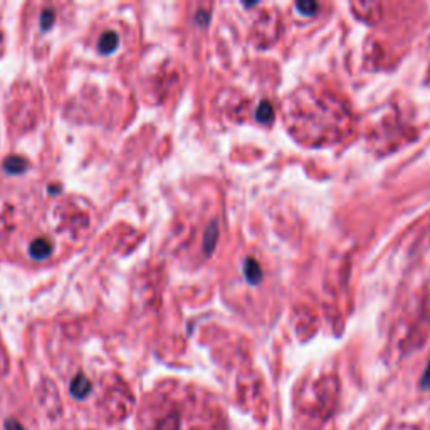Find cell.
<instances>
[{"instance_id":"obj_1","label":"cell","mask_w":430,"mask_h":430,"mask_svg":"<svg viewBox=\"0 0 430 430\" xmlns=\"http://www.w3.org/2000/svg\"><path fill=\"white\" fill-rule=\"evenodd\" d=\"M242 271H244V277H246V281L249 282V284H253V286L259 284V281L262 279L261 266H259V262L253 257H247L246 261H244Z\"/></svg>"},{"instance_id":"obj_2","label":"cell","mask_w":430,"mask_h":430,"mask_svg":"<svg viewBox=\"0 0 430 430\" xmlns=\"http://www.w3.org/2000/svg\"><path fill=\"white\" fill-rule=\"evenodd\" d=\"M217 241H219V226H217V222H212L204 234V254L205 255H211L212 253H214Z\"/></svg>"},{"instance_id":"obj_3","label":"cell","mask_w":430,"mask_h":430,"mask_svg":"<svg viewBox=\"0 0 430 430\" xmlns=\"http://www.w3.org/2000/svg\"><path fill=\"white\" fill-rule=\"evenodd\" d=\"M255 119H257L259 123H266V125L273 121L274 110L269 101H261L257 104V108H255Z\"/></svg>"},{"instance_id":"obj_4","label":"cell","mask_w":430,"mask_h":430,"mask_svg":"<svg viewBox=\"0 0 430 430\" xmlns=\"http://www.w3.org/2000/svg\"><path fill=\"white\" fill-rule=\"evenodd\" d=\"M296 9L300 10L301 14L308 15V17H311V15H315L317 12V9H320V6L315 2H297L296 3Z\"/></svg>"},{"instance_id":"obj_5","label":"cell","mask_w":430,"mask_h":430,"mask_svg":"<svg viewBox=\"0 0 430 430\" xmlns=\"http://www.w3.org/2000/svg\"><path fill=\"white\" fill-rule=\"evenodd\" d=\"M420 389L430 390V362L427 363V368H425L424 375L420 378Z\"/></svg>"},{"instance_id":"obj_6","label":"cell","mask_w":430,"mask_h":430,"mask_svg":"<svg viewBox=\"0 0 430 430\" xmlns=\"http://www.w3.org/2000/svg\"><path fill=\"white\" fill-rule=\"evenodd\" d=\"M7 430H24V429H22V425L19 424V422L10 420V422H7Z\"/></svg>"}]
</instances>
